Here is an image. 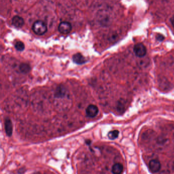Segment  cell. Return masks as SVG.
<instances>
[{
    "mask_svg": "<svg viewBox=\"0 0 174 174\" xmlns=\"http://www.w3.org/2000/svg\"><path fill=\"white\" fill-rule=\"evenodd\" d=\"M98 113V109L97 106L91 104L86 108V114L87 116L90 118H94Z\"/></svg>",
    "mask_w": 174,
    "mask_h": 174,
    "instance_id": "obj_4",
    "label": "cell"
},
{
    "mask_svg": "<svg viewBox=\"0 0 174 174\" xmlns=\"http://www.w3.org/2000/svg\"><path fill=\"white\" fill-rule=\"evenodd\" d=\"M123 165L120 163H116L113 165L112 173L113 174H121L123 171Z\"/></svg>",
    "mask_w": 174,
    "mask_h": 174,
    "instance_id": "obj_9",
    "label": "cell"
},
{
    "mask_svg": "<svg viewBox=\"0 0 174 174\" xmlns=\"http://www.w3.org/2000/svg\"><path fill=\"white\" fill-rule=\"evenodd\" d=\"M150 170L153 173L158 172L161 168V164L159 160L157 159H152L149 162Z\"/></svg>",
    "mask_w": 174,
    "mask_h": 174,
    "instance_id": "obj_5",
    "label": "cell"
},
{
    "mask_svg": "<svg viewBox=\"0 0 174 174\" xmlns=\"http://www.w3.org/2000/svg\"><path fill=\"white\" fill-rule=\"evenodd\" d=\"M170 21H171V24L173 25V26L174 27V17H172L170 19Z\"/></svg>",
    "mask_w": 174,
    "mask_h": 174,
    "instance_id": "obj_15",
    "label": "cell"
},
{
    "mask_svg": "<svg viewBox=\"0 0 174 174\" xmlns=\"http://www.w3.org/2000/svg\"><path fill=\"white\" fill-rule=\"evenodd\" d=\"M13 25L16 27L20 28L23 26L24 24V20L21 16H15L13 17L12 19Z\"/></svg>",
    "mask_w": 174,
    "mask_h": 174,
    "instance_id": "obj_7",
    "label": "cell"
},
{
    "mask_svg": "<svg viewBox=\"0 0 174 174\" xmlns=\"http://www.w3.org/2000/svg\"><path fill=\"white\" fill-rule=\"evenodd\" d=\"M164 36L163 35H160V34H158L157 35V40L158 41H162V40H164Z\"/></svg>",
    "mask_w": 174,
    "mask_h": 174,
    "instance_id": "obj_14",
    "label": "cell"
},
{
    "mask_svg": "<svg viewBox=\"0 0 174 174\" xmlns=\"http://www.w3.org/2000/svg\"><path fill=\"white\" fill-rule=\"evenodd\" d=\"M15 48L19 51H22L25 49V44L21 41H18L14 45Z\"/></svg>",
    "mask_w": 174,
    "mask_h": 174,
    "instance_id": "obj_12",
    "label": "cell"
},
{
    "mask_svg": "<svg viewBox=\"0 0 174 174\" xmlns=\"http://www.w3.org/2000/svg\"><path fill=\"white\" fill-rule=\"evenodd\" d=\"M58 30L63 34H68L72 30V25L68 21H62L58 26Z\"/></svg>",
    "mask_w": 174,
    "mask_h": 174,
    "instance_id": "obj_3",
    "label": "cell"
},
{
    "mask_svg": "<svg viewBox=\"0 0 174 174\" xmlns=\"http://www.w3.org/2000/svg\"><path fill=\"white\" fill-rule=\"evenodd\" d=\"M119 135V131L118 130H113L109 132L108 134V136L109 139L111 140H114L116 139Z\"/></svg>",
    "mask_w": 174,
    "mask_h": 174,
    "instance_id": "obj_11",
    "label": "cell"
},
{
    "mask_svg": "<svg viewBox=\"0 0 174 174\" xmlns=\"http://www.w3.org/2000/svg\"><path fill=\"white\" fill-rule=\"evenodd\" d=\"M73 60L75 63H77L78 64H82L86 61L84 57L80 53L74 54L73 56Z\"/></svg>",
    "mask_w": 174,
    "mask_h": 174,
    "instance_id": "obj_8",
    "label": "cell"
},
{
    "mask_svg": "<svg viewBox=\"0 0 174 174\" xmlns=\"http://www.w3.org/2000/svg\"><path fill=\"white\" fill-rule=\"evenodd\" d=\"M65 90L62 88V87H60L58 88L55 93V96L57 97H63L65 95Z\"/></svg>",
    "mask_w": 174,
    "mask_h": 174,
    "instance_id": "obj_13",
    "label": "cell"
},
{
    "mask_svg": "<svg viewBox=\"0 0 174 174\" xmlns=\"http://www.w3.org/2000/svg\"><path fill=\"white\" fill-rule=\"evenodd\" d=\"M133 51L136 56L138 57H142L146 55L147 49L145 46L141 43L136 44L133 48Z\"/></svg>",
    "mask_w": 174,
    "mask_h": 174,
    "instance_id": "obj_2",
    "label": "cell"
},
{
    "mask_svg": "<svg viewBox=\"0 0 174 174\" xmlns=\"http://www.w3.org/2000/svg\"><path fill=\"white\" fill-rule=\"evenodd\" d=\"M5 130L6 133L8 136L10 137L12 135L13 132V125L12 122L9 118H6L5 121Z\"/></svg>",
    "mask_w": 174,
    "mask_h": 174,
    "instance_id": "obj_6",
    "label": "cell"
},
{
    "mask_svg": "<svg viewBox=\"0 0 174 174\" xmlns=\"http://www.w3.org/2000/svg\"><path fill=\"white\" fill-rule=\"evenodd\" d=\"M32 30L37 35H43L47 31V26L44 21L38 20L34 23Z\"/></svg>",
    "mask_w": 174,
    "mask_h": 174,
    "instance_id": "obj_1",
    "label": "cell"
},
{
    "mask_svg": "<svg viewBox=\"0 0 174 174\" xmlns=\"http://www.w3.org/2000/svg\"><path fill=\"white\" fill-rule=\"evenodd\" d=\"M19 70L24 74L28 73L31 70L30 65H29L28 64L26 63H23L19 65Z\"/></svg>",
    "mask_w": 174,
    "mask_h": 174,
    "instance_id": "obj_10",
    "label": "cell"
}]
</instances>
